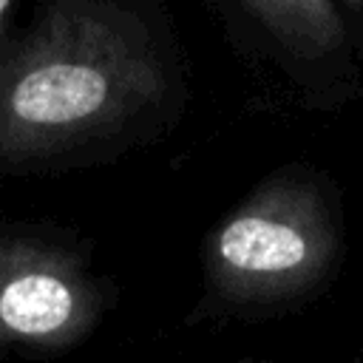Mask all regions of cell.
<instances>
[{
  "mask_svg": "<svg viewBox=\"0 0 363 363\" xmlns=\"http://www.w3.org/2000/svg\"><path fill=\"white\" fill-rule=\"evenodd\" d=\"M102 295L77 255L26 238H0V343L68 346L91 332Z\"/></svg>",
  "mask_w": 363,
  "mask_h": 363,
  "instance_id": "3957f363",
  "label": "cell"
},
{
  "mask_svg": "<svg viewBox=\"0 0 363 363\" xmlns=\"http://www.w3.org/2000/svg\"><path fill=\"white\" fill-rule=\"evenodd\" d=\"M11 14H14V3L0 0V60L9 48V26H11Z\"/></svg>",
  "mask_w": 363,
  "mask_h": 363,
  "instance_id": "5b68a950",
  "label": "cell"
},
{
  "mask_svg": "<svg viewBox=\"0 0 363 363\" xmlns=\"http://www.w3.org/2000/svg\"><path fill=\"white\" fill-rule=\"evenodd\" d=\"M335 258V210L323 187L303 173L267 179L204 247L207 278L230 301H281L306 292Z\"/></svg>",
  "mask_w": 363,
  "mask_h": 363,
  "instance_id": "7a4b0ae2",
  "label": "cell"
},
{
  "mask_svg": "<svg viewBox=\"0 0 363 363\" xmlns=\"http://www.w3.org/2000/svg\"><path fill=\"white\" fill-rule=\"evenodd\" d=\"M164 85L142 20L116 3L43 6L0 60V159H31L111 130Z\"/></svg>",
  "mask_w": 363,
  "mask_h": 363,
  "instance_id": "6da1fadb",
  "label": "cell"
},
{
  "mask_svg": "<svg viewBox=\"0 0 363 363\" xmlns=\"http://www.w3.org/2000/svg\"><path fill=\"white\" fill-rule=\"evenodd\" d=\"M241 9L295 54H323L343 37L340 6L329 0H247Z\"/></svg>",
  "mask_w": 363,
  "mask_h": 363,
  "instance_id": "277c9868",
  "label": "cell"
}]
</instances>
